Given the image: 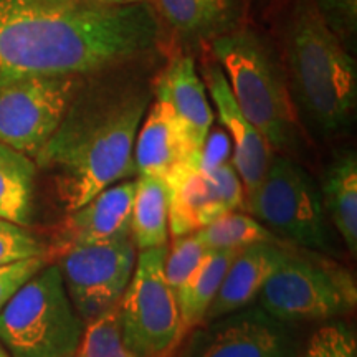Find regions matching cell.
<instances>
[{"label": "cell", "mask_w": 357, "mask_h": 357, "mask_svg": "<svg viewBox=\"0 0 357 357\" xmlns=\"http://www.w3.org/2000/svg\"><path fill=\"white\" fill-rule=\"evenodd\" d=\"M160 40L153 2L0 0V86L35 77H93L149 55Z\"/></svg>", "instance_id": "6da1fadb"}, {"label": "cell", "mask_w": 357, "mask_h": 357, "mask_svg": "<svg viewBox=\"0 0 357 357\" xmlns=\"http://www.w3.org/2000/svg\"><path fill=\"white\" fill-rule=\"evenodd\" d=\"M113 71L96 75L88 91L79 89L63 121L35 158L56 174L66 212L136 174L134 142L153 102V84L116 77Z\"/></svg>", "instance_id": "7a4b0ae2"}, {"label": "cell", "mask_w": 357, "mask_h": 357, "mask_svg": "<svg viewBox=\"0 0 357 357\" xmlns=\"http://www.w3.org/2000/svg\"><path fill=\"white\" fill-rule=\"evenodd\" d=\"M281 43V65L301 124L323 137L346 131L356 113V60L326 24L314 0L289 2Z\"/></svg>", "instance_id": "3957f363"}, {"label": "cell", "mask_w": 357, "mask_h": 357, "mask_svg": "<svg viewBox=\"0 0 357 357\" xmlns=\"http://www.w3.org/2000/svg\"><path fill=\"white\" fill-rule=\"evenodd\" d=\"M211 52L245 118L275 154L294 159L301 147V121L273 48L255 30L240 25L212 40Z\"/></svg>", "instance_id": "277c9868"}, {"label": "cell", "mask_w": 357, "mask_h": 357, "mask_svg": "<svg viewBox=\"0 0 357 357\" xmlns=\"http://www.w3.org/2000/svg\"><path fill=\"white\" fill-rule=\"evenodd\" d=\"M84 328L60 268L47 263L0 311V346L10 357H73Z\"/></svg>", "instance_id": "5b68a950"}, {"label": "cell", "mask_w": 357, "mask_h": 357, "mask_svg": "<svg viewBox=\"0 0 357 357\" xmlns=\"http://www.w3.org/2000/svg\"><path fill=\"white\" fill-rule=\"evenodd\" d=\"M255 305L289 326L328 323L354 311L356 278L328 253L291 245Z\"/></svg>", "instance_id": "8992f818"}, {"label": "cell", "mask_w": 357, "mask_h": 357, "mask_svg": "<svg viewBox=\"0 0 357 357\" xmlns=\"http://www.w3.org/2000/svg\"><path fill=\"white\" fill-rule=\"evenodd\" d=\"M245 208L284 242L321 253L333 248L319 187L296 159L275 154Z\"/></svg>", "instance_id": "52a82bcc"}, {"label": "cell", "mask_w": 357, "mask_h": 357, "mask_svg": "<svg viewBox=\"0 0 357 357\" xmlns=\"http://www.w3.org/2000/svg\"><path fill=\"white\" fill-rule=\"evenodd\" d=\"M167 247L137 252L126 291L116 305L121 337L137 357H174L184 341L174 289L164 276Z\"/></svg>", "instance_id": "ba28073f"}, {"label": "cell", "mask_w": 357, "mask_h": 357, "mask_svg": "<svg viewBox=\"0 0 357 357\" xmlns=\"http://www.w3.org/2000/svg\"><path fill=\"white\" fill-rule=\"evenodd\" d=\"M82 88V77H35L0 86V142L37 158Z\"/></svg>", "instance_id": "9c48e42d"}, {"label": "cell", "mask_w": 357, "mask_h": 357, "mask_svg": "<svg viewBox=\"0 0 357 357\" xmlns=\"http://www.w3.org/2000/svg\"><path fill=\"white\" fill-rule=\"evenodd\" d=\"M136 258L131 236L78 245L58 255L65 289L84 323L118 305L132 278Z\"/></svg>", "instance_id": "30bf717a"}, {"label": "cell", "mask_w": 357, "mask_h": 357, "mask_svg": "<svg viewBox=\"0 0 357 357\" xmlns=\"http://www.w3.org/2000/svg\"><path fill=\"white\" fill-rule=\"evenodd\" d=\"M294 326L252 305L187 334L174 357H300Z\"/></svg>", "instance_id": "8fae6325"}, {"label": "cell", "mask_w": 357, "mask_h": 357, "mask_svg": "<svg viewBox=\"0 0 357 357\" xmlns=\"http://www.w3.org/2000/svg\"><path fill=\"white\" fill-rule=\"evenodd\" d=\"M243 184L230 160L192 171L171 189L169 230L174 238L207 227L227 213L243 211Z\"/></svg>", "instance_id": "7c38bea8"}, {"label": "cell", "mask_w": 357, "mask_h": 357, "mask_svg": "<svg viewBox=\"0 0 357 357\" xmlns=\"http://www.w3.org/2000/svg\"><path fill=\"white\" fill-rule=\"evenodd\" d=\"M154 100L166 105L187 147L202 159L213 113L197 65L189 55H177L153 83Z\"/></svg>", "instance_id": "4fadbf2b"}, {"label": "cell", "mask_w": 357, "mask_h": 357, "mask_svg": "<svg viewBox=\"0 0 357 357\" xmlns=\"http://www.w3.org/2000/svg\"><path fill=\"white\" fill-rule=\"evenodd\" d=\"M200 78L211 95L212 105L215 106L218 121L231 139L234 153H231L230 162L234 164L242 181L245 197H247L260 185L275 153L268 146L265 137L257 131V128L245 118L242 109L238 108L220 65L217 61L204 63Z\"/></svg>", "instance_id": "5bb4252c"}, {"label": "cell", "mask_w": 357, "mask_h": 357, "mask_svg": "<svg viewBox=\"0 0 357 357\" xmlns=\"http://www.w3.org/2000/svg\"><path fill=\"white\" fill-rule=\"evenodd\" d=\"M134 194L136 178H126L68 212L58 231L53 253L58 257L66 248L131 235Z\"/></svg>", "instance_id": "9a60e30c"}, {"label": "cell", "mask_w": 357, "mask_h": 357, "mask_svg": "<svg viewBox=\"0 0 357 357\" xmlns=\"http://www.w3.org/2000/svg\"><path fill=\"white\" fill-rule=\"evenodd\" d=\"M200 166L202 159L187 147L166 105L154 100L146 111L134 142L136 174L162 177L172 189Z\"/></svg>", "instance_id": "2e32d148"}, {"label": "cell", "mask_w": 357, "mask_h": 357, "mask_svg": "<svg viewBox=\"0 0 357 357\" xmlns=\"http://www.w3.org/2000/svg\"><path fill=\"white\" fill-rule=\"evenodd\" d=\"M291 243L263 242L240 248L231 260L204 323L255 305L263 287L284 261Z\"/></svg>", "instance_id": "e0dca14e"}, {"label": "cell", "mask_w": 357, "mask_h": 357, "mask_svg": "<svg viewBox=\"0 0 357 357\" xmlns=\"http://www.w3.org/2000/svg\"><path fill=\"white\" fill-rule=\"evenodd\" d=\"M155 12L181 38L207 42L240 26V0H155Z\"/></svg>", "instance_id": "ac0fdd59"}, {"label": "cell", "mask_w": 357, "mask_h": 357, "mask_svg": "<svg viewBox=\"0 0 357 357\" xmlns=\"http://www.w3.org/2000/svg\"><path fill=\"white\" fill-rule=\"evenodd\" d=\"M326 215L352 257L357 253V158L354 151L334 155L319 187Z\"/></svg>", "instance_id": "d6986e66"}, {"label": "cell", "mask_w": 357, "mask_h": 357, "mask_svg": "<svg viewBox=\"0 0 357 357\" xmlns=\"http://www.w3.org/2000/svg\"><path fill=\"white\" fill-rule=\"evenodd\" d=\"M171 187L162 177L137 176L132 200L131 240L137 252L167 247Z\"/></svg>", "instance_id": "ffe728a7"}, {"label": "cell", "mask_w": 357, "mask_h": 357, "mask_svg": "<svg viewBox=\"0 0 357 357\" xmlns=\"http://www.w3.org/2000/svg\"><path fill=\"white\" fill-rule=\"evenodd\" d=\"M238 250H212L202 265L176 291L184 337L192 329L204 324L205 314L215 300L223 276Z\"/></svg>", "instance_id": "44dd1931"}, {"label": "cell", "mask_w": 357, "mask_h": 357, "mask_svg": "<svg viewBox=\"0 0 357 357\" xmlns=\"http://www.w3.org/2000/svg\"><path fill=\"white\" fill-rule=\"evenodd\" d=\"M37 164L0 142V218L26 227L32 218Z\"/></svg>", "instance_id": "7402d4cb"}, {"label": "cell", "mask_w": 357, "mask_h": 357, "mask_svg": "<svg viewBox=\"0 0 357 357\" xmlns=\"http://www.w3.org/2000/svg\"><path fill=\"white\" fill-rule=\"evenodd\" d=\"M195 236L200 240L208 252L212 250H240L250 245L263 242H284L261 225L255 217L247 212L235 211L227 213L207 227L195 231Z\"/></svg>", "instance_id": "603a6c76"}, {"label": "cell", "mask_w": 357, "mask_h": 357, "mask_svg": "<svg viewBox=\"0 0 357 357\" xmlns=\"http://www.w3.org/2000/svg\"><path fill=\"white\" fill-rule=\"evenodd\" d=\"M73 357H137L124 344L116 306L89 321Z\"/></svg>", "instance_id": "cb8c5ba5"}, {"label": "cell", "mask_w": 357, "mask_h": 357, "mask_svg": "<svg viewBox=\"0 0 357 357\" xmlns=\"http://www.w3.org/2000/svg\"><path fill=\"white\" fill-rule=\"evenodd\" d=\"M207 253L208 250L200 243L195 234L172 238V245L167 248L164 260V276L174 293L197 271Z\"/></svg>", "instance_id": "d4e9b609"}, {"label": "cell", "mask_w": 357, "mask_h": 357, "mask_svg": "<svg viewBox=\"0 0 357 357\" xmlns=\"http://www.w3.org/2000/svg\"><path fill=\"white\" fill-rule=\"evenodd\" d=\"M300 357H357L356 333L346 321H328L307 339Z\"/></svg>", "instance_id": "484cf974"}, {"label": "cell", "mask_w": 357, "mask_h": 357, "mask_svg": "<svg viewBox=\"0 0 357 357\" xmlns=\"http://www.w3.org/2000/svg\"><path fill=\"white\" fill-rule=\"evenodd\" d=\"M29 258H48V248L26 227L0 218V266Z\"/></svg>", "instance_id": "4316f807"}, {"label": "cell", "mask_w": 357, "mask_h": 357, "mask_svg": "<svg viewBox=\"0 0 357 357\" xmlns=\"http://www.w3.org/2000/svg\"><path fill=\"white\" fill-rule=\"evenodd\" d=\"M326 24L342 43L356 38L357 0H314Z\"/></svg>", "instance_id": "83f0119b"}, {"label": "cell", "mask_w": 357, "mask_h": 357, "mask_svg": "<svg viewBox=\"0 0 357 357\" xmlns=\"http://www.w3.org/2000/svg\"><path fill=\"white\" fill-rule=\"evenodd\" d=\"M48 263V258H29L0 266V311L24 284Z\"/></svg>", "instance_id": "f1b7e54d"}, {"label": "cell", "mask_w": 357, "mask_h": 357, "mask_svg": "<svg viewBox=\"0 0 357 357\" xmlns=\"http://www.w3.org/2000/svg\"><path fill=\"white\" fill-rule=\"evenodd\" d=\"M102 6H111V7H123V6H134V3H144V2H153V0H95Z\"/></svg>", "instance_id": "f546056e"}, {"label": "cell", "mask_w": 357, "mask_h": 357, "mask_svg": "<svg viewBox=\"0 0 357 357\" xmlns=\"http://www.w3.org/2000/svg\"><path fill=\"white\" fill-rule=\"evenodd\" d=\"M0 357H10V356H8V354H7V352H6V349H3V347H2V346H0Z\"/></svg>", "instance_id": "4dcf8cb0"}]
</instances>
